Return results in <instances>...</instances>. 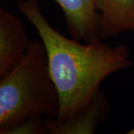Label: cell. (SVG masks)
<instances>
[{
    "label": "cell",
    "instance_id": "cell-1",
    "mask_svg": "<svg viewBox=\"0 0 134 134\" xmlns=\"http://www.w3.org/2000/svg\"><path fill=\"white\" fill-rule=\"evenodd\" d=\"M18 8L38 33L58 94V113L46 121V133H95L109 111L100 84L130 66L128 48L125 45L112 47L100 40L81 43L68 38L47 21L37 0H22Z\"/></svg>",
    "mask_w": 134,
    "mask_h": 134
},
{
    "label": "cell",
    "instance_id": "cell-2",
    "mask_svg": "<svg viewBox=\"0 0 134 134\" xmlns=\"http://www.w3.org/2000/svg\"><path fill=\"white\" fill-rule=\"evenodd\" d=\"M59 103L42 41H32L14 69L0 81V134L54 119Z\"/></svg>",
    "mask_w": 134,
    "mask_h": 134
},
{
    "label": "cell",
    "instance_id": "cell-3",
    "mask_svg": "<svg viewBox=\"0 0 134 134\" xmlns=\"http://www.w3.org/2000/svg\"><path fill=\"white\" fill-rule=\"evenodd\" d=\"M31 43L23 21L0 5V81L22 62Z\"/></svg>",
    "mask_w": 134,
    "mask_h": 134
},
{
    "label": "cell",
    "instance_id": "cell-4",
    "mask_svg": "<svg viewBox=\"0 0 134 134\" xmlns=\"http://www.w3.org/2000/svg\"><path fill=\"white\" fill-rule=\"evenodd\" d=\"M65 16L68 31L78 41L100 40L97 0H54Z\"/></svg>",
    "mask_w": 134,
    "mask_h": 134
},
{
    "label": "cell",
    "instance_id": "cell-5",
    "mask_svg": "<svg viewBox=\"0 0 134 134\" xmlns=\"http://www.w3.org/2000/svg\"><path fill=\"white\" fill-rule=\"evenodd\" d=\"M100 39L134 32V0H97Z\"/></svg>",
    "mask_w": 134,
    "mask_h": 134
},
{
    "label": "cell",
    "instance_id": "cell-6",
    "mask_svg": "<svg viewBox=\"0 0 134 134\" xmlns=\"http://www.w3.org/2000/svg\"><path fill=\"white\" fill-rule=\"evenodd\" d=\"M130 133H134V129L132 130V131L130 132Z\"/></svg>",
    "mask_w": 134,
    "mask_h": 134
}]
</instances>
